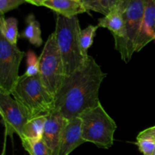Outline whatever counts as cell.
I'll return each mask as SVG.
<instances>
[{"label":"cell","mask_w":155,"mask_h":155,"mask_svg":"<svg viewBox=\"0 0 155 155\" xmlns=\"http://www.w3.org/2000/svg\"><path fill=\"white\" fill-rule=\"evenodd\" d=\"M12 95L24 106L32 118L47 116L54 110V98L47 91L40 76H21L12 90Z\"/></svg>","instance_id":"3957f363"},{"label":"cell","mask_w":155,"mask_h":155,"mask_svg":"<svg viewBox=\"0 0 155 155\" xmlns=\"http://www.w3.org/2000/svg\"><path fill=\"white\" fill-rule=\"evenodd\" d=\"M98 26L89 25L86 28L81 30L80 34V45L83 51L86 54H88V49L90 48L93 44L94 37L96 33L97 29L98 28Z\"/></svg>","instance_id":"d6986e66"},{"label":"cell","mask_w":155,"mask_h":155,"mask_svg":"<svg viewBox=\"0 0 155 155\" xmlns=\"http://www.w3.org/2000/svg\"><path fill=\"white\" fill-rule=\"evenodd\" d=\"M86 142L82 136V120L79 117L68 120L61 138L58 155H69Z\"/></svg>","instance_id":"30bf717a"},{"label":"cell","mask_w":155,"mask_h":155,"mask_svg":"<svg viewBox=\"0 0 155 155\" xmlns=\"http://www.w3.org/2000/svg\"><path fill=\"white\" fill-rule=\"evenodd\" d=\"M39 58V74L41 81L50 95L54 98L66 77L63 60L58 47L54 33L48 36Z\"/></svg>","instance_id":"8992f818"},{"label":"cell","mask_w":155,"mask_h":155,"mask_svg":"<svg viewBox=\"0 0 155 155\" xmlns=\"http://www.w3.org/2000/svg\"><path fill=\"white\" fill-rule=\"evenodd\" d=\"M46 116H39L31 118L23 130L21 139H26L28 140L36 141L42 139L44 128H45Z\"/></svg>","instance_id":"5bb4252c"},{"label":"cell","mask_w":155,"mask_h":155,"mask_svg":"<svg viewBox=\"0 0 155 155\" xmlns=\"http://www.w3.org/2000/svg\"><path fill=\"white\" fill-rule=\"evenodd\" d=\"M81 30L77 16L66 18L57 14L54 33L63 60L66 76L82 69L89 57V54L83 51L80 45Z\"/></svg>","instance_id":"7a4b0ae2"},{"label":"cell","mask_w":155,"mask_h":155,"mask_svg":"<svg viewBox=\"0 0 155 155\" xmlns=\"http://www.w3.org/2000/svg\"><path fill=\"white\" fill-rule=\"evenodd\" d=\"M125 24V34L114 40L115 49L119 51L126 63L130 61L136 52V43L143 24L144 0H122L118 5Z\"/></svg>","instance_id":"277c9868"},{"label":"cell","mask_w":155,"mask_h":155,"mask_svg":"<svg viewBox=\"0 0 155 155\" xmlns=\"http://www.w3.org/2000/svg\"><path fill=\"white\" fill-rule=\"evenodd\" d=\"M18 20L15 18H4L1 15L0 18V33L12 45H17L18 38Z\"/></svg>","instance_id":"e0dca14e"},{"label":"cell","mask_w":155,"mask_h":155,"mask_svg":"<svg viewBox=\"0 0 155 155\" xmlns=\"http://www.w3.org/2000/svg\"><path fill=\"white\" fill-rule=\"evenodd\" d=\"M42 6L66 18H73L80 14L88 12L80 0H47Z\"/></svg>","instance_id":"7c38bea8"},{"label":"cell","mask_w":155,"mask_h":155,"mask_svg":"<svg viewBox=\"0 0 155 155\" xmlns=\"http://www.w3.org/2000/svg\"><path fill=\"white\" fill-rule=\"evenodd\" d=\"M98 26L108 29L111 32L114 40L121 39L125 34V24L118 6L104 18H99Z\"/></svg>","instance_id":"4fadbf2b"},{"label":"cell","mask_w":155,"mask_h":155,"mask_svg":"<svg viewBox=\"0 0 155 155\" xmlns=\"http://www.w3.org/2000/svg\"><path fill=\"white\" fill-rule=\"evenodd\" d=\"M26 2H28L30 4L36 6H42V4L47 0H24Z\"/></svg>","instance_id":"cb8c5ba5"},{"label":"cell","mask_w":155,"mask_h":155,"mask_svg":"<svg viewBox=\"0 0 155 155\" xmlns=\"http://www.w3.org/2000/svg\"><path fill=\"white\" fill-rule=\"evenodd\" d=\"M154 155H155V151H154Z\"/></svg>","instance_id":"d4e9b609"},{"label":"cell","mask_w":155,"mask_h":155,"mask_svg":"<svg viewBox=\"0 0 155 155\" xmlns=\"http://www.w3.org/2000/svg\"><path fill=\"white\" fill-rule=\"evenodd\" d=\"M80 1H81V2H82V0H80Z\"/></svg>","instance_id":"484cf974"},{"label":"cell","mask_w":155,"mask_h":155,"mask_svg":"<svg viewBox=\"0 0 155 155\" xmlns=\"http://www.w3.org/2000/svg\"><path fill=\"white\" fill-rule=\"evenodd\" d=\"M106 76L95 59L89 56L82 69L65 77L54 97L55 110L70 120L99 105L98 92Z\"/></svg>","instance_id":"6da1fadb"},{"label":"cell","mask_w":155,"mask_h":155,"mask_svg":"<svg viewBox=\"0 0 155 155\" xmlns=\"http://www.w3.org/2000/svg\"><path fill=\"white\" fill-rule=\"evenodd\" d=\"M121 1L122 0H82V3L87 11H93L106 16L114 10Z\"/></svg>","instance_id":"2e32d148"},{"label":"cell","mask_w":155,"mask_h":155,"mask_svg":"<svg viewBox=\"0 0 155 155\" xmlns=\"http://www.w3.org/2000/svg\"><path fill=\"white\" fill-rule=\"evenodd\" d=\"M136 144L143 155H154L155 151L154 139L137 137Z\"/></svg>","instance_id":"44dd1931"},{"label":"cell","mask_w":155,"mask_h":155,"mask_svg":"<svg viewBox=\"0 0 155 155\" xmlns=\"http://www.w3.org/2000/svg\"><path fill=\"white\" fill-rule=\"evenodd\" d=\"M25 2L24 0H0L1 15H4L7 12L17 8Z\"/></svg>","instance_id":"7402d4cb"},{"label":"cell","mask_w":155,"mask_h":155,"mask_svg":"<svg viewBox=\"0 0 155 155\" xmlns=\"http://www.w3.org/2000/svg\"><path fill=\"white\" fill-rule=\"evenodd\" d=\"M68 122V120L55 110L46 116L42 139L51 151V155H58L61 138Z\"/></svg>","instance_id":"9c48e42d"},{"label":"cell","mask_w":155,"mask_h":155,"mask_svg":"<svg viewBox=\"0 0 155 155\" xmlns=\"http://www.w3.org/2000/svg\"><path fill=\"white\" fill-rule=\"evenodd\" d=\"M26 24L27 26L21 33V37L27 39L32 45L39 47L42 44V39L39 21L33 14H30L26 18Z\"/></svg>","instance_id":"9a60e30c"},{"label":"cell","mask_w":155,"mask_h":155,"mask_svg":"<svg viewBox=\"0 0 155 155\" xmlns=\"http://www.w3.org/2000/svg\"><path fill=\"white\" fill-rule=\"evenodd\" d=\"M143 24L138 38L136 52L140 51L147 44L155 40V0H144Z\"/></svg>","instance_id":"8fae6325"},{"label":"cell","mask_w":155,"mask_h":155,"mask_svg":"<svg viewBox=\"0 0 155 155\" xmlns=\"http://www.w3.org/2000/svg\"><path fill=\"white\" fill-rule=\"evenodd\" d=\"M21 142L23 148L30 155H51V151L42 139L36 141L23 139Z\"/></svg>","instance_id":"ac0fdd59"},{"label":"cell","mask_w":155,"mask_h":155,"mask_svg":"<svg viewBox=\"0 0 155 155\" xmlns=\"http://www.w3.org/2000/svg\"><path fill=\"white\" fill-rule=\"evenodd\" d=\"M27 70L25 75L27 77H33L39 72V58L36 55L34 51L29 50L27 53Z\"/></svg>","instance_id":"ffe728a7"},{"label":"cell","mask_w":155,"mask_h":155,"mask_svg":"<svg viewBox=\"0 0 155 155\" xmlns=\"http://www.w3.org/2000/svg\"><path fill=\"white\" fill-rule=\"evenodd\" d=\"M25 54L0 33V92L12 95L20 78V64Z\"/></svg>","instance_id":"52a82bcc"},{"label":"cell","mask_w":155,"mask_h":155,"mask_svg":"<svg viewBox=\"0 0 155 155\" xmlns=\"http://www.w3.org/2000/svg\"><path fill=\"white\" fill-rule=\"evenodd\" d=\"M0 114L5 138L10 136L13 139L15 134L22 137L24 127L32 118L28 110L12 98V95L0 92Z\"/></svg>","instance_id":"ba28073f"},{"label":"cell","mask_w":155,"mask_h":155,"mask_svg":"<svg viewBox=\"0 0 155 155\" xmlns=\"http://www.w3.org/2000/svg\"><path fill=\"white\" fill-rule=\"evenodd\" d=\"M79 117L82 120V136L86 142L106 149L113 145L117 124L102 104L85 110Z\"/></svg>","instance_id":"5b68a950"},{"label":"cell","mask_w":155,"mask_h":155,"mask_svg":"<svg viewBox=\"0 0 155 155\" xmlns=\"http://www.w3.org/2000/svg\"><path fill=\"white\" fill-rule=\"evenodd\" d=\"M137 137L148 138V139H152L155 140V126L146 129V130H143L141 133H139Z\"/></svg>","instance_id":"603a6c76"}]
</instances>
